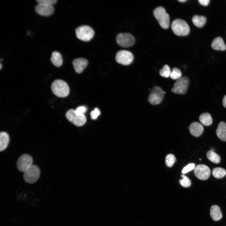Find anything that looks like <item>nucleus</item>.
Wrapping results in <instances>:
<instances>
[{"instance_id": "obj_8", "label": "nucleus", "mask_w": 226, "mask_h": 226, "mask_svg": "<svg viewBox=\"0 0 226 226\" xmlns=\"http://www.w3.org/2000/svg\"><path fill=\"white\" fill-rule=\"evenodd\" d=\"M164 94L161 88L158 86H154L149 95L148 101L152 105L159 104L163 100Z\"/></svg>"}, {"instance_id": "obj_34", "label": "nucleus", "mask_w": 226, "mask_h": 226, "mask_svg": "<svg viewBox=\"0 0 226 226\" xmlns=\"http://www.w3.org/2000/svg\"><path fill=\"white\" fill-rule=\"evenodd\" d=\"M222 103L223 106L226 108V95L224 97L223 99Z\"/></svg>"}, {"instance_id": "obj_20", "label": "nucleus", "mask_w": 226, "mask_h": 226, "mask_svg": "<svg viewBox=\"0 0 226 226\" xmlns=\"http://www.w3.org/2000/svg\"><path fill=\"white\" fill-rule=\"evenodd\" d=\"M9 141V137L8 134L5 132H1L0 133V151L1 152L3 151L6 148Z\"/></svg>"}, {"instance_id": "obj_15", "label": "nucleus", "mask_w": 226, "mask_h": 226, "mask_svg": "<svg viewBox=\"0 0 226 226\" xmlns=\"http://www.w3.org/2000/svg\"><path fill=\"white\" fill-rule=\"evenodd\" d=\"M189 129L191 133L193 136L198 137L202 134L204 128L200 123L197 122H194L190 125Z\"/></svg>"}, {"instance_id": "obj_17", "label": "nucleus", "mask_w": 226, "mask_h": 226, "mask_svg": "<svg viewBox=\"0 0 226 226\" xmlns=\"http://www.w3.org/2000/svg\"><path fill=\"white\" fill-rule=\"evenodd\" d=\"M210 215L212 219L218 221L222 218V215L219 207L217 205H213L210 210Z\"/></svg>"}, {"instance_id": "obj_13", "label": "nucleus", "mask_w": 226, "mask_h": 226, "mask_svg": "<svg viewBox=\"0 0 226 226\" xmlns=\"http://www.w3.org/2000/svg\"><path fill=\"white\" fill-rule=\"evenodd\" d=\"M35 10L36 12L40 15L48 16L53 13L54 9L53 5L38 3L35 6Z\"/></svg>"}, {"instance_id": "obj_6", "label": "nucleus", "mask_w": 226, "mask_h": 226, "mask_svg": "<svg viewBox=\"0 0 226 226\" xmlns=\"http://www.w3.org/2000/svg\"><path fill=\"white\" fill-rule=\"evenodd\" d=\"M66 116L68 121L77 126L84 125L87 120L84 115L78 114L73 109H70L66 112Z\"/></svg>"}, {"instance_id": "obj_12", "label": "nucleus", "mask_w": 226, "mask_h": 226, "mask_svg": "<svg viewBox=\"0 0 226 226\" xmlns=\"http://www.w3.org/2000/svg\"><path fill=\"white\" fill-rule=\"evenodd\" d=\"M194 173L196 177L199 179L205 180L209 177L211 171L210 169L207 166L200 164L195 168Z\"/></svg>"}, {"instance_id": "obj_35", "label": "nucleus", "mask_w": 226, "mask_h": 226, "mask_svg": "<svg viewBox=\"0 0 226 226\" xmlns=\"http://www.w3.org/2000/svg\"><path fill=\"white\" fill-rule=\"evenodd\" d=\"M179 2H184L186 1V0H178Z\"/></svg>"}, {"instance_id": "obj_7", "label": "nucleus", "mask_w": 226, "mask_h": 226, "mask_svg": "<svg viewBox=\"0 0 226 226\" xmlns=\"http://www.w3.org/2000/svg\"><path fill=\"white\" fill-rule=\"evenodd\" d=\"M189 83V80L187 77H181L175 83L171 91L176 94H184L187 91Z\"/></svg>"}, {"instance_id": "obj_14", "label": "nucleus", "mask_w": 226, "mask_h": 226, "mask_svg": "<svg viewBox=\"0 0 226 226\" xmlns=\"http://www.w3.org/2000/svg\"><path fill=\"white\" fill-rule=\"evenodd\" d=\"M88 62L86 59L79 58L74 59L72 63L75 71L77 73H82L87 67Z\"/></svg>"}, {"instance_id": "obj_32", "label": "nucleus", "mask_w": 226, "mask_h": 226, "mask_svg": "<svg viewBox=\"0 0 226 226\" xmlns=\"http://www.w3.org/2000/svg\"><path fill=\"white\" fill-rule=\"evenodd\" d=\"M87 110L86 107L84 106L78 107L75 110L76 112L79 115H84Z\"/></svg>"}, {"instance_id": "obj_36", "label": "nucleus", "mask_w": 226, "mask_h": 226, "mask_svg": "<svg viewBox=\"0 0 226 226\" xmlns=\"http://www.w3.org/2000/svg\"><path fill=\"white\" fill-rule=\"evenodd\" d=\"M2 64L0 63V69H1L2 68Z\"/></svg>"}, {"instance_id": "obj_22", "label": "nucleus", "mask_w": 226, "mask_h": 226, "mask_svg": "<svg viewBox=\"0 0 226 226\" xmlns=\"http://www.w3.org/2000/svg\"><path fill=\"white\" fill-rule=\"evenodd\" d=\"M192 21L196 26L200 28L203 26L206 23V18L204 16L195 15L193 17Z\"/></svg>"}, {"instance_id": "obj_18", "label": "nucleus", "mask_w": 226, "mask_h": 226, "mask_svg": "<svg viewBox=\"0 0 226 226\" xmlns=\"http://www.w3.org/2000/svg\"><path fill=\"white\" fill-rule=\"evenodd\" d=\"M211 46L213 49L216 50L223 51L226 49V45L220 37H217L213 40Z\"/></svg>"}, {"instance_id": "obj_16", "label": "nucleus", "mask_w": 226, "mask_h": 226, "mask_svg": "<svg viewBox=\"0 0 226 226\" xmlns=\"http://www.w3.org/2000/svg\"><path fill=\"white\" fill-rule=\"evenodd\" d=\"M218 137L221 140L226 141V123L223 121L220 122L216 130Z\"/></svg>"}, {"instance_id": "obj_21", "label": "nucleus", "mask_w": 226, "mask_h": 226, "mask_svg": "<svg viewBox=\"0 0 226 226\" xmlns=\"http://www.w3.org/2000/svg\"><path fill=\"white\" fill-rule=\"evenodd\" d=\"M199 120L201 123L205 126H209L213 122L211 115L207 112L204 113L200 115L199 117Z\"/></svg>"}, {"instance_id": "obj_19", "label": "nucleus", "mask_w": 226, "mask_h": 226, "mask_svg": "<svg viewBox=\"0 0 226 226\" xmlns=\"http://www.w3.org/2000/svg\"><path fill=\"white\" fill-rule=\"evenodd\" d=\"M50 60L52 64L56 67L61 66L63 63L62 56L57 51H54L52 53Z\"/></svg>"}, {"instance_id": "obj_27", "label": "nucleus", "mask_w": 226, "mask_h": 226, "mask_svg": "<svg viewBox=\"0 0 226 226\" xmlns=\"http://www.w3.org/2000/svg\"><path fill=\"white\" fill-rule=\"evenodd\" d=\"M176 159L174 155L172 154H168L165 159V162L166 165L168 167H172L175 163Z\"/></svg>"}, {"instance_id": "obj_30", "label": "nucleus", "mask_w": 226, "mask_h": 226, "mask_svg": "<svg viewBox=\"0 0 226 226\" xmlns=\"http://www.w3.org/2000/svg\"><path fill=\"white\" fill-rule=\"evenodd\" d=\"M100 111L99 109L95 108L90 113L91 118L93 120L96 119L100 115Z\"/></svg>"}, {"instance_id": "obj_31", "label": "nucleus", "mask_w": 226, "mask_h": 226, "mask_svg": "<svg viewBox=\"0 0 226 226\" xmlns=\"http://www.w3.org/2000/svg\"><path fill=\"white\" fill-rule=\"evenodd\" d=\"M195 164L193 163L189 164L185 167L182 170V172L183 174H185L190 171L194 169Z\"/></svg>"}, {"instance_id": "obj_11", "label": "nucleus", "mask_w": 226, "mask_h": 226, "mask_svg": "<svg viewBox=\"0 0 226 226\" xmlns=\"http://www.w3.org/2000/svg\"><path fill=\"white\" fill-rule=\"evenodd\" d=\"M33 162L32 157L30 155L25 154L21 155L17 162V167L21 172H24L32 165Z\"/></svg>"}, {"instance_id": "obj_25", "label": "nucleus", "mask_w": 226, "mask_h": 226, "mask_svg": "<svg viewBox=\"0 0 226 226\" xmlns=\"http://www.w3.org/2000/svg\"><path fill=\"white\" fill-rule=\"evenodd\" d=\"M182 73L180 70L177 67H174L171 71L170 77L173 79L178 80L182 76Z\"/></svg>"}, {"instance_id": "obj_26", "label": "nucleus", "mask_w": 226, "mask_h": 226, "mask_svg": "<svg viewBox=\"0 0 226 226\" xmlns=\"http://www.w3.org/2000/svg\"><path fill=\"white\" fill-rule=\"evenodd\" d=\"M171 71L169 66L167 65H164L159 71L160 75L165 78L170 76Z\"/></svg>"}, {"instance_id": "obj_2", "label": "nucleus", "mask_w": 226, "mask_h": 226, "mask_svg": "<svg viewBox=\"0 0 226 226\" xmlns=\"http://www.w3.org/2000/svg\"><path fill=\"white\" fill-rule=\"evenodd\" d=\"M171 27L174 33L179 36L187 35L190 31L189 27L187 23L180 19L173 20L171 24Z\"/></svg>"}, {"instance_id": "obj_3", "label": "nucleus", "mask_w": 226, "mask_h": 226, "mask_svg": "<svg viewBox=\"0 0 226 226\" xmlns=\"http://www.w3.org/2000/svg\"><path fill=\"white\" fill-rule=\"evenodd\" d=\"M155 18L160 25L164 29L169 28L170 25V16L164 7L160 6L155 8L153 11Z\"/></svg>"}, {"instance_id": "obj_33", "label": "nucleus", "mask_w": 226, "mask_h": 226, "mask_svg": "<svg viewBox=\"0 0 226 226\" xmlns=\"http://www.w3.org/2000/svg\"><path fill=\"white\" fill-rule=\"evenodd\" d=\"M199 3L202 5L204 6H207L209 3L210 0H199Z\"/></svg>"}, {"instance_id": "obj_23", "label": "nucleus", "mask_w": 226, "mask_h": 226, "mask_svg": "<svg viewBox=\"0 0 226 226\" xmlns=\"http://www.w3.org/2000/svg\"><path fill=\"white\" fill-rule=\"evenodd\" d=\"M207 159L211 162L215 163H219L221 160L220 156L214 152V150L211 149L206 153Z\"/></svg>"}, {"instance_id": "obj_1", "label": "nucleus", "mask_w": 226, "mask_h": 226, "mask_svg": "<svg viewBox=\"0 0 226 226\" xmlns=\"http://www.w3.org/2000/svg\"><path fill=\"white\" fill-rule=\"evenodd\" d=\"M53 93L56 96L61 98H64L68 95L70 89L67 83L61 79L54 80L51 85Z\"/></svg>"}, {"instance_id": "obj_28", "label": "nucleus", "mask_w": 226, "mask_h": 226, "mask_svg": "<svg viewBox=\"0 0 226 226\" xmlns=\"http://www.w3.org/2000/svg\"><path fill=\"white\" fill-rule=\"evenodd\" d=\"M181 176L182 178V179H180L179 180V182L181 185L184 187L190 186L191 185V182L190 179L184 175H182Z\"/></svg>"}, {"instance_id": "obj_29", "label": "nucleus", "mask_w": 226, "mask_h": 226, "mask_svg": "<svg viewBox=\"0 0 226 226\" xmlns=\"http://www.w3.org/2000/svg\"><path fill=\"white\" fill-rule=\"evenodd\" d=\"M38 4L53 5L57 2L56 0H37Z\"/></svg>"}, {"instance_id": "obj_24", "label": "nucleus", "mask_w": 226, "mask_h": 226, "mask_svg": "<svg viewBox=\"0 0 226 226\" xmlns=\"http://www.w3.org/2000/svg\"><path fill=\"white\" fill-rule=\"evenodd\" d=\"M212 174L215 178L221 179L226 175V170L220 167L215 168L212 170Z\"/></svg>"}, {"instance_id": "obj_5", "label": "nucleus", "mask_w": 226, "mask_h": 226, "mask_svg": "<svg viewBox=\"0 0 226 226\" xmlns=\"http://www.w3.org/2000/svg\"><path fill=\"white\" fill-rule=\"evenodd\" d=\"M40 173L39 167L35 165L32 164L24 172L23 178L27 182L33 183L38 180Z\"/></svg>"}, {"instance_id": "obj_4", "label": "nucleus", "mask_w": 226, "mask_h": 226, "mask_svg": "<svg viewBox=\"0 0 226 226\" xmlns=\"http://www.w3.org/2000/svg\"><path fill=\"white\" fill-rule=\"evenodd\" d=\"M77 37L79 40L84 41L90 40L93 37L94 32L89 26L83 25L77 27L75 30Z\"/></svg>"}, {"instance_id": "obj_10", "label": "nucleus", "mask_w": 226, "mask_h": 226, "mask_svg": "<svg viewBox=\"0 0 226 226\" xmlns=\"http://www.w3.org/2000/svg\"><path fill=\"white\" fill-rule=\"evenodd\" d=\"M115 58L118 63L124 65H127L132 62L134 57L131 52L126 50H121L117 53Z\"/></svg>"}, {"instance_id": "obj_9", "label": "nucleus", "mask_w": 226, "mask_h": 226, "mask_svg": "<svg viewBox=\"0 0 226 226\" xmlns=\"http://www.w3.org/2000/svg\"><path fill=\"white\" fill-rule=\"evenodd\" d=\"M117 44L122 47H127L132 46L135 42L133 36L129 33H120L116 37Z\"/></svg>"}]
</instances>
